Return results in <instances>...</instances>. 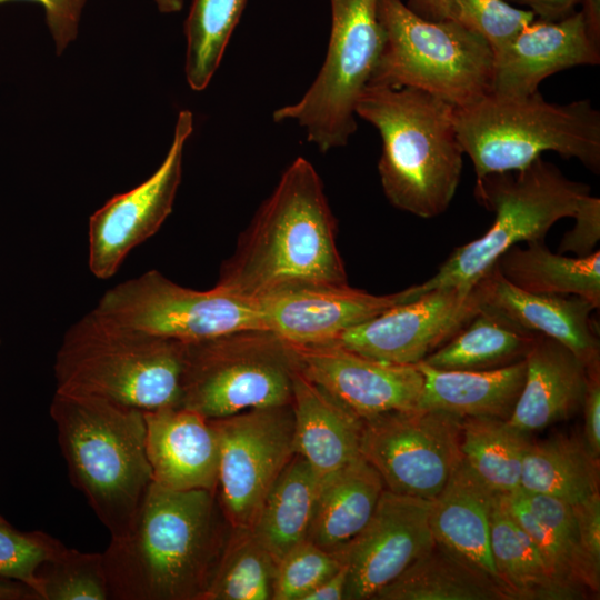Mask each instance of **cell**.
<instances>
[{"label":"cell","instance_id":"ffe728a7","mask_svg":"<svg viewBox=\"0 0 600 600\" xmlns=\"http://www.w3.org/2000/svg\"><path fill=\"white\" fill-rule=\"evenodd\" d=\"M153 483L217 492L219 442L210 419L182 406L143 411Z\"/></svg>","mask_w":600,"mask_h":600},{"label":"cell","instance_id":"83f0119b","mask_svg":"<svg viewBox=\"0 0 600 600\" xmlns=\"http://www.w3.org/2000/svg\"><path fill=\"white\" fill-rule=\"evenodd\" d=\"M374 599L511 600V597L488 573L434 541Z\"/></svg>","mask_w":600,"mask_h":600},{"label":"cell","instance_id":"ac0fdd59","mask_svg":"<svg viewBox=\"0 0 600 600\" xmlns=\"http://www.w3.org/2000/svg\"><path fill=\"white\" fill-rule=\"evenodd\" d=\"M599 63V19L582 9L559 21L536 18L493 53L491 94L526 97L556 72Z\"/></svg>","mask_w":600,"mask_h":600},{"label":"cell","instance_id":"ab89813d","mask_svg":"<svg viewBox=\"0 0 600 600\" xmlns=\"http://www.w3.org/2000/svg\"><path fill=\"white\" fill-rule=\"evenodd\" d=\"M454 19L481 36L493 53L507 46L536 16L504 0H453Z\"/></svg>","mask_w":600,"mask_h":600},{"label":"cell","instance_id":"f546056e","mask_svg":"<svg viewBox=\"0 0 600 600\" xmlns=\"http://www.w3.org/2000/svg\"><path fill=\"white\" fill-rule=\"evenodd\" d=\"M520 489L578 504L599 493V459L581 434H557L529 442Z\"/></svg>","mask_w":600,"mask_h":600},{"label":"cell","instance_id":"6da1fadb","mask_svg":"<svg viewBox=\"0 0 600 600\" xmlns=\"http://www.w3.org/2000/svg\"><path fill=\"white\" fill-rule=\"evenodd\" d=\"M336 236L323 183L298 157L239 236L216 286L258 300L284 288L347 284Z\"/></svg>","mask_w":600,"mask_h":600},{"label":"cell","instance_id":"484cf974","mask_svg":"<svg viewBox=\"0 0 600 600\" xmlns=\"http://www.w3.org/2000/svg\"><path fill=\"white\" fill-rule=\"evenodd\" d=\"M384 490L376 469L360 454L321 483L307 539L338 552L367 526Z\"/></svg>","mask_w":600,"mask_h":600},{"label":"cell","instance_id":"b9f144b4","mask_svg":"<svg viewBox=\"0 0 600 600\" xmlns=\"http://www.w3.org/2000/svg\"><path fill=\"white\" fill-rule=\"evenodd\" d=\"M12 0H0L6 3ZM41 4L46 21L54 40L57 54H61L68 44L76 40L78 26L86 0H30Z\"/></svg>","mask_w":600,"mask_h":600},{"label":"cell","instance_id":"2e32d148","mask_svg":"<svg viewBox=\"0 0 600 600\" xmlns=\"http://www.w3.org/2000/svg\"><path fill=\"white\" fill-rule=\"evenodd\" d=\"M430 502L383 490L367 526L342 549L348 568L344 599H374L433 544Z\"/></svg>","mask_w":600,"mask_h":600},{"label":"cell","instance_id":"7c38bea8","mask_svg":"<svg viewBox=\"0 0 600 600\" xmlns=\"http://www.w3.org/2000/svg\"><path fill=\"white\" fill-rule=\"evenodd\" d=\"M461 419L413 408L363 420L360 454L380 474L384 489L434 499L462 460Z\"/></svg>","mask_w":600,"mask_h":600},{"label":"cell","instance_id":"5b68a950","mask_svg":"<svg viewBox=\"0 0 600 600\" xmlns=\"http://www.w3.org/2000/svg\"><path fill=\"white\" fill-rule=\"evenodd\" d=\"M187 343L123 327L91 310L66 331L56 392L142 411L181 406Z\"/></svg>","mask_w":600,"mask_h":600},{"label":"cell","instance_id":"e575fe53","mask_svg":"<svg viewBox=\"0 0 600 600\" xmlns=\"http://www.w3.org/2000/svg\"><path fill=\"white\" fill-rule=\"evenodd\" d=\"M247 0H192L184 22V73L194 91L207 88L218 69Z\"/></svg>","mask_w":600,"mask_h":600},{"label":"cell","instance_id":"f1b7e54d","mask_svg":"<svg viewBox=\"0 0 600 600\" xmlns=\"http://www.w3.org/2000/svg\"><path fill=\"white\" fill-rule=\"evenodd\" d=\"M503 278L537 294L577 296L600 307V252L567 257L551 252L543 240L506 250L494 262Z\"/></svg>","mask_w":600,"mask_h":600},{"label":"cell","instance_id":"ee69618b","mask_svg":"<svg viewBox=\"0 0 600 600\" xmlns=\"http://www.w3.org/2000/svg\"><path fill=\"white\" fill-rule=\"evenodd\" d=\"M588 379L582 402L583 439L597 459L600 457V369L587 370Z\"/></svg>","mask_w":600,"mask_h":600},{"label":"cell","instance_id":"9c48e42d","mask_svg":"<svg viewBox=\"0 0 600 600\" xmlns=\"http://www.w3.org/2000/svg\"><path fill=\"white\" fill-rule=\"evenodd\" d=\"M297 370L292 344L269 330H241L190 342L181 406L219 419L290 404Z\"/></svg>","mask_w":600,"mask_h":600},{"label":"cell","instance_id":"44dd1931","mask_svg":"<svg viewBox=\"0 0 600 600\" xmlns=\"http://www.w3.org/2000/svg\"><path fill=\"white\" fill-rule=\"evenodd\" d=\"M482 306L499 311L520 327L548 336L570 349L587 370L600 369L599 332L591 313L597 309L577 296L537 294L502 277L496 264L474 284Z\"/></svg>","mask_w":600,"mask_h":600},{"label":"cell","instance_id":"e0dca14e","mask_svg":"<svg viewBox=\"0 0 600 600\" xmlns=\"http://www.w3.org/2000/svg\"><path fill=\"white\" fill-rule=\"evenodd\" d=\"M292 347L298 370L362 420L418 408L423 376L416 364L374 360L333 342Z\"/></svg>","mask_w":600,"mask_h":600},{"label":"cell","instance_id":"836d02e7","mask_svg":"<svg viewBox=\"0 0 600 600\" xmlns=\"http://www.w3.org/2000/svg\"><path fill=\"white\" fill-rule=\"evenodd\" d=\"M276 569L252 529L230 527L202 600H270Z\"/></svg>","mask_w":600,"mask_h":600},{"label":"cell","instance_id":"8992f818","mask_svg":"<svg viewBox=\"0 0 600 600\" xmlns=\"http://www.w3.org/2000/svg\"><path fill=\"white\" fill-rule=\"evenodd\" d=\"M453 119L477 178L522 169L544 151L600 171V112L588 99L560 104L547 101L539 91L526 97L490 93L454 108Z\"/></svg>","mask_w":600,"mask_h":600},{"label":"cell","instance_id":"f907efd6","mask_svg":"<svg viewBox=\"0 0 600 600\" xmlns=\"http://www.w3.org/2000/svg\"><path fill=\"white\" fill-rule=\"evenodd\" d=\"M340 1H341V0H330V4H331V6H334V4L339 3Z\"/></svg>","mask_w":600,"mask_h":600},{"label":"cell","instance_id":"277c9868","mask_svg":"<svg viewBox=\"0 0 600 600\" xmlns=\"http://www.w3.org/2000/svg\"><path fill=\"white\" fill-rule=\"evenodd\" d=\"M50 416L73 486L111 539L126 536L153 482L143 411L56 392Z\"/></svg>","mask_w":600,"mask_h":600},{"label":"cell","instance_id":"4fadbf2b","mask_svg":"<svg viewBox=\"0 0 600 600\" xmlns=\"http://www.w3.org/2000/svg\"><path fill=\"white\" fill-rule=\"evenodd\" d=\"M210 421L219 442L220 508L231 528L252 529L267 494L294 454L291 403Z\"/></svg>","mask_w":600,"mask_h":600},{"label":"cell","instance_id":"603a6c76","mask_svg":"<svg viewBox=\"0 0 600 600\" xmlns=\"http://www.w3.org/2000/svg\"><path fill=\"white\" fill-rule=\"evenodd\" d=\"M291 407L293 449L320 483L360 456L363 420L327 391L294 372Z\"/></svg>","mask_w":600,"mask_h":600},{"label":"cell","instance_id":"5bb4252c","mask_svg":"<svg viewBox=\"0 0 600 600\" xmlns=\"http://www.w3.org/2000/svg\"><path fill=\"white\" fill-rule=\"evenodd\" d=\"M481 308L474 286L434 289L393 306L329 342L374 360L417 364L448 342Z\"/></svg>","mask_w":600,"mask_h":600},{"label":"cell","instance_id":"f35d334b","mask_svg":"<svg viewBox=\"0 0 600 600\" xmlns=\"http://www.w3.org/2000/svg\"><path fill=\"white\" fill-rule=\"evenodd\" d=\"M63 543L42 531H19L0 516V578L19 581L39 600L37 572Z\"/></svg>","mask_w":600,"mask_h":600},{"label":"cell","instance_id":"4dcf8cb0","mask_svg":"<svg viewBox=\"0 0 600 600\" xmlns=\"http://www.w3.org/2000/svg\"><path fill=\"white\" fill-rule=\"evenodd\" d=\"M536 338L491 308H482L422 362L440 370H491L523 360Z\"/></svg>","mask_w":600,"mask_h":600},{"label":"cell","instance_id":"7dc6e473","mask_svg":"<svg viewBox=\"0 0 600 600\" xmlns=\"http://www.w3.org/2000/svg\"><path fill=\"white\" fill-rule=\"evenodd\" d=\"M406 4L414 13L427 20L454 19L453 0H408Z\"/></svg>","mask_w":600,"mask_h":600},{"label":"cell","instance_id":"30bf717a","mask_svg":"<svg viewBox=\"0 0 600 600\" xmlns=\"http://www.w3.org/2000/svg\"><path fill=\"white\" fill-rule=\"evenodd\" d=\"M377 1L341 0L331 6L330 39L320 71L299 101L272 114L276 122H297L321 152L346 146L357 130L356 106L384 40Z\"/></svg>","mask_w":600,"mask_h":600},{"label":"cell","instance_id":"7402d4cb","mask_svg":"<svg viewBox=\"0 0 600 600\" xmlns=\"http://www.w3.org/2000/svg\"><path fill=\"white\" fill-rule=\"evenodd\" d=\"M524 382L507 422L529 434L570 419L581 410L588 372L559 341L536 333L526 358Z\"/></svg>","mask_w":600,"mask_h":600},{"label":"cell","instance_id":"74e56055","mask_svg":"<svg viewBox=\"0 0 600 600\" xmlns=\"http://www.w3.org/2000/svg\"><path fill=\"white\" fill-rule=\"evenodd\" d=\"M520 493L533 513L558 539L571 559L583 587L593 593L599 592L600 570H597L586 557L579 533L578 521L573 506L544 494Z\"/></svg>","mask_w":600,"mask_h":600},{"label":"cell","instance_id":"8fae6325","mask_svg":"<svg viewBox=\"0 0 600 600\" xmlns=\"http://www.w3.org/2000/svg\"><path fill=\"white\" fill-rule=\"evenodd\" d=\"M93 310L123 327L184 343L241 330H266L256 300L217 286L186 288L158 270L112 287Z\"/></svg>","mask_w":600,"mask_h":600},{"label":"cell","instance_id":"4316f807","mask_svg":"<svg viewBox=\"0 0 600 600\" xmlns=\"http://www.w3.org/2000/svg\"><path fill=\"white\" fill-rule=\"evenodd\" d=\"M490 550L498 579L511 600L584 598L552 574L533 541L511 516L502 494H496L491 507Z\"/></svg>","mask_w":600,"mask_h":600},{"label":"cell","instance_id":"7bdbcfd3","mask_svg":"<svg viewBox=\"0 0 600 600\" xmlns=\"http://www.w3.org/2000/svg\"><path fill=\"white\" fill-rule=\"evenodd\" d=\"M583 552L590 563L600 570V494L572 504Z\"/></svg>","mask_w":600,"mask_h":600},{"label":"cell","instance_id":"8d00e7d4","mask_svg":"<svg viewBox=\"0 0 600 600\" xmlns=\"http://www.w3.org/2000/svg\"><path fill=\"white\" fill-rule=\"evenodd\" d=\"M344 562L342 550L330 552L304 539L278 561L271 600H302Z\"/></svg>","mask_w":600,"mask_h":600},{"label":"cell","instance_id":"c3c4849f","mask_svg":"<svg viewBox=\"0 0 600 600\" xmlns=\"http://www.w3.org/2000/svg\"><path fill=\"white\" fill-rule=\"evenodd\" d=\"M0 600H39V598L28 586L0 578Z\"/></svg>","mask_w":600,"mask_h":600},{"label":"cell","instance_id":"cb8c5ba5","mask_svg":"<svg viewBox=\"0 0 600 600\" xmlns=\"http://www.w3.org/2000/svg\"><path fill=\"white\" fill-rule=\"evenodd\" d=\"M496 494L461 460L431 500L429 523L436 542L500 583L490 550V512Z\"/></svg>","mask_w":600,"mask_h":600},{"label":"cell","instance_id":"f6af8a7d","mask_svg":"<svg viewBox=\"0 0 600 600\" xmlns=\"http://www.w3.org/2000/svg\"><path fill=\"white\" fill-rule=\"evenodd\" d=\"M509 3L526 6L537 19L559 21L576 11L580 0H504Z\"/></svg>","mask_w":600,"mask_h":600},{"label":"cell","instance_id":"60d3db41","mask_svg":"<svg viewBox=\"0 0 600 600\" xmlns=\"http://www.w3.org/2000/svg\"><path fill=\"white\" fill-rule=\"evenodd\" d=\"M572 218L574 226L563 234L558 251L576 257L589 256L596 251L600 240V199L586 196Z\"/></svg>","mask_w":600,"mask_h":600},{"label":"cell","instance_id":"681fc988","mask_svg":"<svg viewBox=\"0 0 600 600\" xmlns=\"http://www.w3.org/2000/svg\"><path fill=\"white\" fill-rule=\"evenodd\" d=\"M161 13H176L183 7V0H153Z\"/></svg>","mask_w":600,"mask_h":600},{"label":"cell","instance_id":"3957f363","mask_svg":"<svg viewBox=\"0 0 600 600\" xmlns=\"http://www.w3.org/2000/svg\"><path fill=\"white\" fill-rule=\"evenodd\" d=\"M356 114L381 137L378 171L389 202L423 219L443 213L459 186L464 154L454 107L420 89L368 84Z\"/></svg>","mask_w":600,"mask_h":600},{"label":"cell","instance_id":"1f68e13d","mask_svg":"<svg viewBox=\"0 0 600 600\" xmlns=\"http://www.w3.org/2000/svg\"><path fill=\"white\" fill-rule=\"evenodd\" d=\"M320 488L308 462L294 453L267 494L252 531L277 563L307 539Z\"/></svg>","mask_w":600,"mask_h":600},{"label":"cell","instance_id":"bcb514c9","mask_svg":"<svg viewBox=\"0 0 600 600\" xmlns=\"http://www.w3.org/2000/svg\"><path fill=\"white\" fill-rule=\"evenodd\" d=\"M348 581V568L344 562L334 573L324 579L302 600H341L344 599Z\"/></svg>","mask_w":600,"mask_h":600},{"label":"cell","instance_id":"d590c367","mask_svg":"<svg viewBox=\"0 0 600 600\" xmlns=\"http://www.w3.org/2000/svg\"><path fill=\"white\" fill-rule=\"evenodd\" d=\"M40 600H108L102 553L62 544L38 569Z\"/></svg>","mask_w":600,"mask_h":600},{"label":"cell","instance_id":"d6a6232c","mask_svg":"<svg viewBox=\"0 0 600 600\" xmlns=\"http://www.w3.org/2000/svg\"><path fill=\"white\" fill-rule=\"evenodd\" d=\"M530 440L507 420L490 417L461 419L463 462L492 492L508 496L520 489L522 461Z\"/></svg>","mask_w":600,"mask_h":600},{"label":"cell","instance_id":"d6986e66","mask_svg":"<svg viewBox=\"0 0 600 600\" xmlns=\"http://www.w3.org/2000/svg\"><path fill=\"white\" fill-rule=\"evenodd\" d=\"M256 301L266 330L292 344H318L407 302L408 297L406 290L379 296L347 283L284 288Z\"/></svg>","mask_w":600,"mask_h":600},{"label":"cell","instance_id":"ba28073f","mask_svg":"<svg viewBox=\"0 0 600 600\" xmlns=\"http://www.w3.org/2000/svg\"><path fill=\"white\" fill-rule=\"evenodd\" d=\"M384 40L369 84L411 87L454 108L491 93L493 51L478 33L451 19L427 20L402 0H378Z\"/></svg>","mask_w":600,"mask_h":600},{"label":"cell","instance_id":"9a60e30c","mask_svg":"<svg viewBox=\"0 0 600 600\" xmlns=\"http://www.w3.org/2000/svg\"><path fill=\"white\" fill-rule=\"evenodd\" d=\"M192 130V113L180 111L172 143L158 170L134 189L112 197L90 217L88 264L96 278L113 277L131 250L152 237L171 213L184 144Z\"/></svg>","mask_w":600,"mask_h":600},{"label":"cell","instance_id":"d4e9b609","mask_svg":"<svg viewBox=\"0 0 600 600\" xmlns=\"http://www.w3.org/2000/svg\"><path fill=\"white\" fill-rule=\"evenodd\" d=\"M423 376L418 408L439 410L460 419L490 417L508 420L524 382V359L491 370H440L416 364Z\"/></svg>","mask_w":600,"mask_h":600},{"label":"cell","instance_id":"7a4b0ae2","mask_svg":"<svg viewBox=\"0 0 600 600\" xmlns=\"http://www.w3.org/2000/svg\"><path fill=\"white\" fill-rule=\"evenodd\" d=\"M230 526L217 492L152 482L131 530L102 552L112 600H202Z\"/></svg>","mask_w":600,"mask_h":600},{"label":"cell","instance_id":"52a82bcc","mask_svg":"<svg viewBox=\"0 0 600 600\" xmlns=\"http://www.w3.org/2000/svg\"><path fill=\"white\" fill-rule=\"evenodd\" d=\"M588 194L587 183L569 179L542 157L519 170L477 178L474 198L494 213L492 226L454 249L431 278L407 288L409 301L434 289L474 286L510 247L544 240L556 222L572 218Z\"/></svg>","mask_w":600,"mask_h":600}]
</instances>
